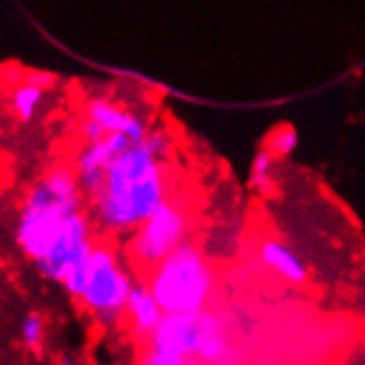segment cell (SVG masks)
<instances>
[{
    "label": "cell",
    "mask_w": 365,
    "mask_h": 365,
    "mask_svg": "<svg viewBox=\"0 0 365 365\" xmlns=\"http://www.w3.org/2000/svg\"><path fill=\"white\" fill-rule=\"evenodd\" d=\"M142 142L162 160H166L168 153H170V138L164 131H160V128H155V131H148V135Z\"/></svg>",
    "instance_id": "2e32d148"
},
{
    "label": "cell",
    "mask_w": 365,
    "mask_h": 365,
    "mask_svg": "<svg viewBox=\"0 0 365 365\" xmlns=\"http://www.w3.org/2000/svg\"><path fill=\"white\" fill-rule=\"evenodd\" d=\"M87 277L78 302L98 324L113 326L124 319V308L128 292L133 288V279L122 266L120 255L104 244H96L84 264Z\"/></svg>",
    "instance_id": "5b68a950"
},
{
    "label": "cell",
    "mask_w": 365,
    "mask_h": 365,
    "mask_svg": "<svg viewBox=\"0 0 365 365\" xmlns=\"http://www.w3.org/2000/svg\"><path fill=\"white\" fill-rule=\"evenodd\" d=\"M93 246L96 242L91 237L89 217L82 210H78L60 226L56 237L49 242L40 259L34 262V266L42 277L62 284V279L91 255Z\"/></svg>",
    "instance_id": "52a82bcc"
},
{
    "label": "cell",
    "mask_w": 365,
    "mask_h": 365,
    "mask_svg": "<svg viewBox=\"0 0 365 365\" xmlns=\"http://www.w3.org/2000/svg\"><path fill=\"white\" fill-rule=\"evenodd\" d=\"M82 197L76 170L62 164L29 188L16 224V244L27 259H40L67 217L82 210Z\"/></svg>",
    "instance_id": "7a4b0ae2"
},
{
    "label": "cell",
    "mask_w": 365,
    "mask_h": 365,
    "mask_svg": "<svg viewBox=\"0 0 365 365\" xmlns=\"http://www.w3.org/2000/svg\"><path fill=\"white\" fill-rule=\"evenodd\" d=\"M84 115L100 122L106 133H124L133 142H142L151 128L146 126L144 118L138 113H131L122 109L120 104L106 100V98H93L84 106Z\"/></svg>",
    "instance_id": "9c48e42d"
},
{
    "label": "cell",
    "mask_w": 365,
    "mask_h": 365,
    "mask_svg": "<svg viewBox=\"0 0 365 365\" xmlns=\"http://www.w3.org/2000/svg\"><path fill=\"white\" fill-rule=\"evenodd\" d=\"M259 259L264 262L266 268H270L279 277H284L290 284H304L308 277L306 264L286 244L277 240H266L259 246Z\"/></svg>",
    "instance_id": "8fae6325"
},
{
    "label": "cell",
    "mask_w": 365,
    "mask_h": 365,
    "mask_svg": "<svg viewBox=\"0 0 365 365\" xmlns=\"http://www.w3.org/2000/svg\"><path fill=\"white\" fill-rule=\"evenodd\" d=\"M133 140L124 133H106L100 142L87 144L73 160V170L78 184L84 192V197L93 200L96 192L102 188L106 170H109L111 162L124 153Z\"/></svg>",
    "instance_id": "ba28073f"
},
{
    "label": "cell",
    "mask_w": 365,
    "mask_h": 365,
    "mask_svg": "<svg viewBox=\"0 0 365 365\" xmlns=\"http://www.w3.org/2000/svg\"><path fill=\"white\" fill-rule=\"evenodd\" d=\"M188 235V212L180 202L164 200L153 215L133 230L128 240V257L140 268L158 266L166 255L173 252Z\"/></svg>",
    "instance_id": "8992f818"
},
{
    "label": "cell",
    "mask_w": 365,
    "mask_h": 365,
    "mask_svg": "<svg viewBox=\"0 0 365 365\" xmlns=\"http://www.w3.org/2000/svg\"><path fill=\"white\" fill-rule=\"evenodd\" d=\"M45 91L38 87V84L29 82L23 78V82H18L11 87V93H9V109L11 113L20 120V122H31L40 106H42V100H45Z\"/></svg>",
    "instance_id": "7c38bea8"
},
{
    "label": "cell",
    "mask_w": 365,
    "mask_h": 365,
    "mask_svg": "<svg viewBox=\"0 0 365 365\" xmlns=\"http://www.w3.org/2000/svg\"><path fill=\"white\" fill-rule=\"evenodd\" d=\"M164 314H166L164 308L160 306V302L155 299L153 290L148 288V284L135 282L131 292H128L126 308H124V319L128 321V326H131V332L146 339L160 326Z\"/></svg>",
    "instance_id": "30bf717a"
},
{
    "label": "cell",
    "mask_w": 365,
    "mask_h": 365,
    "mask_svg": "<svg viewBox=\"0 0 365 365\" xmlns=\"http://www.w3.org/2000/svg\"><path fill=\"white\" fill-rule=\"evenodd\" d=\"M80 135H82L84 144H93V142H100L106 135V131H104V126L100 122L87 118V122L80 126Z\"/></svg>",
    "instance_id": "e0dca14e"
},
{
    "label": "cell",
    "mask_w": 365,
    "mask_h": 365,
    "mask_svg": "<svg viewBox=\"0 0 365 365\" xmlns=\"http://www.w3.org/2000/svg\"><path fill=\"white\" fill-rule=\"evenodd\" d=\"M146 284L166 314L200 312L210 299L215 277L204 252L192 242H182L151 268Z\"/></svg>",
    "instance_id": "277c9868"
},
{
    "label": "cell",
    "mask_w": 365,
    "mask_h": 365,
    "mask_svg": "<svg viewBox=\"0 0 365 365\" xmlns=\"http://www.w3.org/2000/svg\"><path fill=\"white\" fill-rule=\"evenodd\" d=\"M25 80H29V82L38 84V87H42V89H49L51 84H53V76L42 73V71H31V73H27V76H25Z\"/></svg>",
    "instance_id": "ac0fdd59"
},
{
    "label": "cell",
    "mask_w": 365,
    "mask_h": 365,
    "mask_svg": "<svg viewBox=\"0 0 365 365\" xmlns=\"http://www.w3.org/2000/svg\"><path fill=\"white\" fill-rule=\"evenodd\" d=\"M299 144V135L290 124H282L277 126L274 131L268 135L266 140V148L279 160V158H288Z\"/></svg>",
    "instance_id": "5bb4252c"
},
{
    "label": "cell",
    "mask_w": 365,
    "mask_h": 365,
    "mask_svg": "<svg viewBox=\"0 0 365 365\" xmlns=\"http://www.w3.org/2000/svg\"><path fill=\"white\" fill-rule=\"evenodd\" d=\"M274 162H277V158L268 151V148H262V151L252 158V164H250V186L255 190H266L272 184Z\"/></svg>",
    "instance_id": "4fadbf2b"
},
{
    "label": "cell",
    "mask_w": 365,
    "mask_h": 365,
    "mask_svg": "<svg viewBox=\"0 0 365 365\" xmlns=\"http://www.w3.org/2000/svg\"><path fill=\"white\" fill-rule=\"evenodd\" d=\"M20 341L25 343V348L38 350L45 341V319L38 312H31L25 317L23 326H20Z\"/></svg>",
    "instance_id": "9a60e30c"
},
{
    "label": "cell",
    "mask_w": 365,
    "mask_h": 365,
    "mask_svg": "<svg viewBox=\"0 0 365 365\" xmlns=\"http://www.w3.org/2000/svg\"><path fill=\"white\" fill-rule=\"evenodd\" d=\"M230 354L224 321L210 310L170 312L146 336V350L140 354L144 365H184L197 359L202 363H222Z\"/></svg>",
    "instance_id": "3957f363"
},
{
    "label": "cell",
    "mask_w": 365,
    "mask_h": 365,
    "mask_svg": "<svg viewBox=\"0 0 365 365\" xmlns=\"http://www.w3.org/2000/svg\"><path fill=\"white\" fill-rule=\"evenodd\" d=\"M166 192L164 160L144 142H133L106 170L102 188L91 200L93 217L104 232H133L166 200Z\"/></svg>",
    "instance_id": "6da1fadb"
}]
</instances>
